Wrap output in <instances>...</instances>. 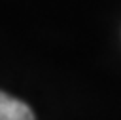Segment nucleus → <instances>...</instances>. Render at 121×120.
I'll return each instance as SVG.
<instances>
[{"label": "nucleus", "mask_w": 121, "mask_h": 120, "mask_svg": "<svg viewBox=\"0 0 121 120\" xmlns=\"http://www.w3.org/2000/svg\"><path fill=\"white\" fill-rule=\"evenodd\" d=\"M0 120H36L30 107L0 91Z\"/></svg>", "instance_id": "obj_1"}]
</instances>
